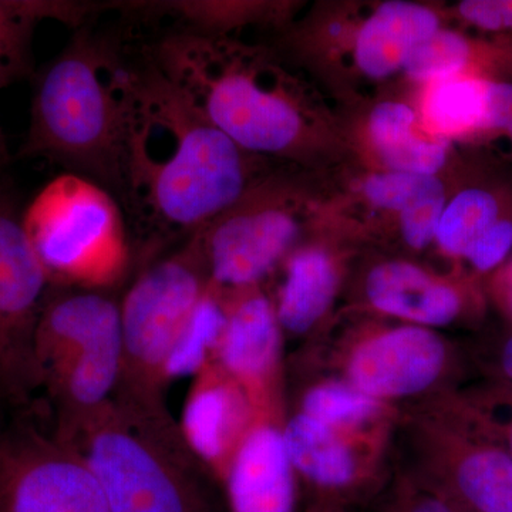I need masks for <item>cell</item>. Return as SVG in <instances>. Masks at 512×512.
<instances>
[{"label": "cell", "mask_w": 512, "mask_h": 512, "mask_svg": "<svg viewBox=\"0 0 512 512\" xmlns=\"http://www.w3.org/2000/svg\"><path fill=\"white\" fill-rule=\"evenodd\" d=\"M148 60L134 70L124 119L119 198L148 245L187 241L265 177Z\"/></svg>", "instance_id": "obj_1"}, {"label": "cell", "mask_w": 512, "mask_h": 512, "mask_svg": "<svg viewBox=\"0 0 512 512\" xmlns=\"http://www.w3.org/2000/svg\"><path fill=\"white\" fill-rule=\"evenodd\" d=\"M150 62L245 153L298 158L308 147L302 87L264 50L173 32L153 46Z\"/></svg>", "instance_id": "obj_2"}, {"label": "cell", "mask_w": 512, "mask_h": 512, "mask_svg": "<svg viewBox=\"0 0 512 512\" xmlns=\"http://www.w3.org/2000/svg\"><path fill=\"white\" fill-rule=\"evenodd\" d=\"M134 70L119 43L90 25L74 30L36 76L20 157L60 165L119 195L124 119Z\"/></svg>", "instance_id": "obj_3"}, {"label": "cell", "mask_w": 512, "mask_h": 512, "mask_svg": "<svg viewBox=\"0 0 512 512\" xmlns=\"http://www.w3.org/2000/svg\"><path fill=\"white\" fill-rule=\"evenodd\" d=\"M99 481L110 512H220L204 464L170 412L111 400L67 437Z\"/></svg>", "instance_id": "obj_4"}, {"label": "cell", "mask_w": 512, "mask_h": 512, "mask_svg": "<svg viewBox=\"0 0 512 512\" xmlns=\"http://www.w3.org/2000/svg\"><path fill=\"white\" fill-rule=\"evenodd\" d=\"M210 289L192 238L140 271L120 299L121 372L114 402L143 412H170L165 389L171 362Z\"/></svg>", "instance_id": "obj_5"}, {"label": "cell", "mask_w": 512, "mask_h": 512, "mask_svg": "<svg viewBox=\"0 0 512 512\" xmlns=\"http://www.w3.org/2000/svg\"><path fill=\"white\" fill-rule=\"evenodd\" d=\"M50 288L113 291L131 265V228L119 198L73 173L57 175L22 214Z\"/></svg>", "instance_id": "obj_6"}, {"label": "cell", "mask_w": 512, "mask_h": 512, "mask_svg": "<svg viewBox=\"0 0 512 512\" xmlns=\"http://www.w3.org/2000/svg\"><path fill=\"white\" fill-rule=\"evenodd\" d=\"M403 473L466 512H512V460L444 393L399 420Z\"/></svg>", "instance_id": "obj_7"}, {"label": "cell", "mask_w": 512, "mask_h": 512, "mask_svg": "<svg viewBox=\"0 0 512 512\" xmlns=\"http://www.w3.org/2000/svg\"><path fill=\"white\" fill-rule=\"evenodd\" d=\"M301 202L286 184L262 178L232 207L192 235L212 289L262 286L298 248Z\"/></svg>", "instance_id": "obj_8"}, {"label": "cell", "mask_w": 512, "mask_h": 512, "mask_svg": "<svg viewBox=\"0 0 512 512\" xmlns=\"http://www.w3.org/2000/svg\"><path fill=\"white\" fill-rule=\"evenodd\" d=\"M338 379L393 404L450 390L456 349L437 330L407 325H367L350 333L332 356Z\"/></svg>", "instance_id": "obj_9"}, {"label": "cell", "mask_w": 512, "mask_h": 512, "mask_svg": "<svg viewBox=\"0 0 512 512\" xmlns=\"http://www.w3.org/2000/svg\"><path fill=\"white\" fill-rule=\"evenodd\" d=\"M23 210L0 181V402H29L42 389L36 330L50 291L30 245Z\"/></svg>", "instance_id": "obj_10"}, {"label": "cell", "mask_w": 512, "mask_h": 512, "mask_svg": "<svg viewBox=\"0 0 512 512\" xmlns=\"http://www.w3.org/2000/svg\"><path fill=\"white\" fill-rule=\"evenodd\" d=\"M0 512H110L82 454L55 431L0 433Z\"/></svg>", "instance_id": "obj_11"}, {"label": "cell", "mask_w": 512, "mask_h": 512, "mask_svg": "<svg viewBox=\"0 0 512 512\" xmlns=\"http://www.w3.org/2000/svg\"><path fill=\"white\" fill-rule=\"evenodd\" d=\"M217 292L224 308V328L215 362L247 393L256 419L284 423L285 333L274 301L262 286Z\"/></svg>", "instance_id": "obj_12"}, {"label": "cell", "mask_w": 512, "mask_h": 512, "mask_svg": "<svg viewBox=\"0 0 512 512\" xmlns=\"http://www.w3.org/2000/svg\"><path fill=\"white\" fill-rule=\"evenodd\" d=\"M282 437L296 477L315 498L348 508L372 503L387 483L380 464L389 443L343 433L293 410L286 412Z\"/></svg>", "instance_id": "obj_13"}, {"label": "cell", "mask_w": 512, "mask_h": 512, "mask_svg": "<svg viewBox=\"0 0 512 512\" xmlns=\"http://www.w3.org/2000/svg\"><path fill=\"white\" fill-rule=\"evenodd\" d=\"M363 295L372 311L433 330L476 318L483 308L473 279L434 274L404 259L373 265L363 282Z\"/></svg>", "instance_id": "obj_14"}, {"label": "cell", "mask_w": 512, "mask_h": 512, "mask_svg": "<svg viewBox=\"0 0 512 512\" xmlns=\"http://www.w3.org/2000/svg\"><path fill=\"white\" fill-rule=\"evenodd\" d=\"M255 420L247 393L212 360L192 376L178 424L192 453L222 483Z\"/></svg>", "instance_id": "obj_15"}, {"label": "cell", "mask_w": 512, "mask_h": 512, "mask_svg": "<svg viewBox=\"0 0 512 512\" xmlns=\"http://www.w3.org/2000/svg\"><path fill=\"white\" fill-rule=\"evenodd\" d=\"M222 485L229 512H295L298 477L282 437V423L256 419Z\"/></svg>", "instance_id": "obj_16"}, {"label": "cell", "mask_w": 512, "mask_h": 512, "mask_svg": "<svg viewBox=\"0 0 512 512\" xmlns=\"http://www.w3.org/2000/svg\"><path fill=\"white\" fill-rule=\"evenodd\" d=\"M441 29L440 16L420 3L390 0L377 6L355 39L357 69L373 80L403 70L414 49Z\"/></svg>", "instance_id": "obj_17"}, {"label": "cell", "mask_w": 512, "mask_h": 512, "mask_svg": "<svg viewBox=\"0 0 512 512\" xmlns=\"http://www.w3.org/2000/svg\"><path fill=\"white\" fill-rule=\"evenodd\" d=\"M275 305L285 335L305 336L328 315L338 295L342 268L329 249L298 247L285 259Z\"/></svg>", "instance_id": "obj_18"}, {"label": "cell", "mask_w": 512, "mask_h": 512, "mask_svg": "<svg viewBox=\"0 0 512 512\" xmlns=\"http://www.w3.org/2000/svg\"><path fill=\"white\" fill-rule=\"evenodd\" d=\"M367 138L386 170L437 177L446 167L450 140L433 136L419 111L402 101H382L370 111Z\"/></svg>", "instance_id": "obj_19"}, {"label": "cell", "mask_w": 512, "mask_h": 512, "mask_svg": "<svg viewBox=\"0 0 512 512\" xmlns=\"http://www.w3.org/2000/svg\"><path fill=\"white\" fill-rule=\"evenodd\" d=\"M104 9V3L77 0H0V90L32 76L33 36L39 23L55 20L77 30Z\"/></svg>", "instance_id": "obj_20"}, {"label": "cell", "mask_w": 512, "mask_h": 512, "mask_svg": "<svg viewBox=\"0 0 512 512\" xmlns=\"http://www.w3.org/2000/svg\"><path fill=\"white\" fill-rule=\"evenodd\" d=\"M293 412L343 433L382 443H389L400 420L396 406L373 399L338 377L309 384Z\"/></svg>", "instance_id": "obj_21"}, {"label": "cell", "mask_w": 512, "mask_h": 512, "mask_svg": "<svg viewBox=\"0 0 512 512\" xmlns=\"http://www.w3.org/2000/svg\"><path fill=\"white\" fill-rule=\"evenodd\" d=\"M512 214V195L493 185H470L447 201L434 244L447 258L463 261L498 221Z\"/></svg>", "instance_id": "obj_22"}, {"label": "cell", "mask_w": 512, "mask_h": 512, "mask_svg": "<svg viewBox=\"0 0 512 512\" xmlns=\"http://www.w3.org/2000/svg\"><path fill=\"white\" fill-rule=\"evenodd\" d=\"M490 80L453 77L426 84L419 117L433 136L446 138L480 136L487 116Z\"/></svg>", "instance_id": "obj_23"}, {"label": "cell", "mask_w": 512, "mask_h": 512, "mask_svg": "<svg viewBox=\"0 0 512 512\" xmlns=\"http://www.w3.org/2000/svg\"><path fill=\"white\" fill-rule=\"evenodd\" d=\"M450 403L485 436L507 451L512 460V386L488 380L484 387L446 392Z\"/></svg>", "instance_id": "obj_24"}, {"label": "cell", "mask_w": 512, "mask_h": 512, "mask_svg": "<svg viewBox=\"0 0 512 512\" xmlns=\"http://www.w3.org/2000/svg\"><path fill=\"white\" fill-rule=\"evenodd\" d=\"M447 201L443 181L433 177L427 187L400 212V234L407 247L413 251H424L434 244Z\"/></svg>", "instance_id": "obj_25"}, {"label": "cell", "mask_w": 512, "mask_h": 512, "mask_svg": "<svg viewBox=\"0 0 512 512\" xmlns=\"http://www.w3.org/2000/svg\"><path fill=\"white\" fill-rule=\"evenodd\" d=\"M375 512H466L402 470L372 500Z\"/></svg>", "instance_id": "obj_26"}, {"label": "cell", "mask_w": 512, "mask_h": 512, "mask_svg": "<svg viewBox=\"0 0 512 512\" xmlns=\"http://www.w3.org/2000/svg\"><path fill=\"white\" fill-rule=\"evenodd\" d=\"M433 177L384 170L370 174L362 184L363 195L373 208L399 215Z\"/></svg>", "instance_id": "obj_27"}, {"label": "cell", "mask_w": 512, "mask_h": 512, "mask_svg": "<svg viewBox=\"0 0 512 512\" xmlns=\"http://www.w3.org/2000/svg\"><path fill=\"white\" fill-rule=\"evenodd\" d=\"M512 254V214L498 221L464 256L471 274L488 276Z\"/></svg>", "instance_id": "obj_28"}, {"label": "cell", "mask_w": 512, "mask_h": 512, "mask_svg": "<svg viewBox=\"0 0 512 512\" xmlns=\"http://www.w3.org/2000/svg\"><path fill=\"white\" fill-rule=\"evenodd\" d=\"M457 13L474 28L512 33V0H464L458 3Z\"/></svg>", "instance_id": "obj_29"}, {"label": "cell", "mask_w": 512, "mask_h": 512, "mask_svg": "<svg viewBox=\"0 0 512 512\" xmlns=\"http://www.w3.org/2000/svg\"><path fill=\"white\" fill-rule=\"evenodd\" d=\"M480 363L490 380L512 386V326L481 350Z\"/></svg>", "instance_id": "obj_30"}, {"label": "cell", "mask_w": 512, "mask_h": 512, "mask_svg": "<svg viewBox=\"0 0 512 512\" xmlns=\"http://www.w3.org/2000/svg\"><path fill=\"white\" fill-rule=\"evenodd\" d=\"M488 293L512 323V254L500 268L488 275Z\"/></svg>", "instance_id": "obj_31"}, {"label": "cell", "mask_w": 512, "mask_h": 512, "mask_svg": "<svg viewBox=\"0 0 512 512\" xmlns=\"http://www.w3.org/2000/svg\"><path fill=\"white\" fill-rule=\"evenodd\" d=\"M306 512H348V508L345 505L335 503V501L313 498Z\"/></svg>", "instance_id": "obj_32"}, {"label": "cell", "mask_w": 512, "mask_h": 512, "mask_svg": "<svg viewBox=\"0 0 512 512\" xmlns=\"http://www.w3.org/2000/svg\"><path fill=\"white\" fill-rule=\"evenodd\" d=\"M10 163V153L8 147V140H6L3 128L0 127V177H2L3 171L6 170Z\"/></svg>", "instance_id": "obj_33"}]
</instances>
